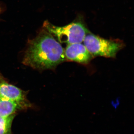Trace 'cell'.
Masks as SVG:
<instances>
[{"instance_id": "cell-1", "label": "cell", "mask_w": 134, "mask_h": 134, "mask_svg": "<svg viewBox=\"0 0 134 134\" xmlns=\"http://www.w3.org/2000/svg\"><path fill=\"white\" fill-rule=\"evenodd\" d=\"M66 60L64 48L46 29L29 41L23 63L36 69L45 70L54 68Z\"/></svg>"}, {"instance_id": "cell-2", "label": "cell", "mask_w": 134, "mask_h": 134, "mask_svg": "<svg viewBox=\"0 0 134 134\" xmlns=\"http://www.w3.org/2000/svg\"><path fill=\"white\" fill-rule=\"evenodd\" d=\"M84 45L92 55L114 58L117 53L125 46L119 39H105L89 31L83 40Z\"/></svg>"}, {"instance_id": "cell-3", "label": "cell", "mask_w": 134, "mask_h": 134, "mask_svg": "<svg viewBox=\"0 0 134 134\" xmlns=\"http://www.w3.org/2000/svg\"><path fill=\"white\" fill-rule=\"evenodd\" d=\"M47 30L55 36L59 42L68 45L81 43L89 31L80 21H74L66 26H54L47 22L44 24Z\"/></svg>"}, {"instance_id": "cell-4", "label": "cell", "mask_w": 134, "mask_h": 134, "mask_svg": "<svg viewBox=\"0 0 134 134\" xmlns=\"http://www.w3.org/2000/svg\"><path fill=\"white\" fill-rule=\"evenodd\" d=\"M65 54L66 60L82 64H88L93 57L81 43L68 45Z\"/></svg>"}, {"instance_id": "cell-5", "label": "cell", "mask_w": 134, "mask_h": 134, "mask_svg": "<svg viewBox=\"0 0 134 134\" xmlns=\"http://www.w3.org/2000/svg\"><path fill=\"white\" fill-rule=\"evenodd\" d=\"M0 98L12 100L17 103L20 107L27 104L24 92L4 81L0 82Z\"/></svg>"}, {"instance_id": "cell-6", "label": "cell", "mask_w": 134, "mask_h": 134, "mask_svg": "<svg viewBox=\"0 0 134 134\" xmlns=\"http://www.w3.org/2000/svg\"><path fill=\"white\" fill-rule=\"evenodd\" d=\"M19 107L17 103L12 100L0 98V117H6L10 116Z\"/></svg>"}, {"instance_id": "cell-7", "label": "cell", "mask_w": 134, "mask_h": 134, "mask_svg": "<svg viewBox=\"0 0 134 134\" xmlns=\"http://www.w3.org/2000/svg\"><path fill=\"white\" fill-rule=\"evenodd\" d=\"M14 115L8 117H0V134H10Z\"/></svg>"}, {"instance_id": "cell-8", "label": "cell", "mask_w": 134, "mask_h": 134, "mask_svg": "<svg viewBox=\"0 0 134 134\" xmlns=\"http://www.w3.org/2000/svg\"><path fill=\"white\" fill-rule=\"evenodd\" d=\"M1 8H0V13H1Z\"/></svg>"}]
</instances>
